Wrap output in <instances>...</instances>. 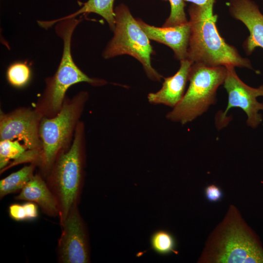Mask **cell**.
I'll return each mask as SVG.
<instances>
[{
  "label": "cell",
  "mask_w": 263,
  "mask_h": 263,
  "mask_svg": "<svg viewBox=\"0 0 263 263\" xmlns=\"http://www.w3.org/2000/svg\"><path fill=\"white\" fill-rule=\"evenodd\" d=\"M198 263H263L259 237L230 205L207 237Z\"/></svg>",
  "instance_id": "cell-1"
},
{
  "label": "cell",
  "mask_w": 263,
  "mask_h": 263,
  "mask_svg": "<svg viewBox=\"0 0 263 263\" xmlns=\"http://www.w3.org/2000/svg\"><path fill=\"white\" fill-rule=\"evenodd\" d=\"M215 2L204 6L191 3L188 8L190 31L187 59L210 67L254 70L250 60L242 57L220 36L216 24L218 16L213 13Z\"/></svg>",
  "instance_id": "cell-2"
},
{
  "label": "cell",
  "mask_w": 263,
  "mask_h": 263,
  "mask_svg": "<svg viewBox=\"0 0 263 263\" xmlns=\"http://www.w3.org/2000/svg\"><path fill=\"white\" fill-rule=\"evenodd\" d=\"M84 161V128L78 123L71 147L58 155L47 175V184L58 205L60 224L77 206L83 185Z\"/></svg>",
  "instance_id": "cell-3"
},
{
  "label": "cell",
  "mask_w": 263,
  "mask_h": 263,
  "mask_svg": "<svg viewBox=\"0 0 263 263\" xmlns=\"http://www.w3.org/2000/svg\"><path fill=\"white\" fill-rule=\"evenodd\" d=\"M227 74L225 66L210 67L199 63L191 66L188 87L180 101L166 114L167 119L185 125L206 112L216 102V92Z\"/></svg>",
  "instance_id": "cell-4"
},
{
  "label": "cell",
  "mask_w": 263,
  "mask_h": 263,
  "mask_svg": "<svg viewBox=\"0 0 263 263\" xmlns=\"http://www.w3.org/2000/svg\"><path fill=\"white\" fill-rule=\"evenodd\" d=\"M114 16V35L103 52V57L110 58L122 55H130L141 63L149 79L161 81L163 76L151 65V56L154 52L150 39L136 19L123 3L115 7Z\"/></svg>",
  "instance_id": "cell-5"
},
{
  "label": "cell",
  "mask_w": 263,
  "mask_h": 263,
  "mask_svg": "<svg viewBox=\"0 0 263 263\" xmlns=\"http://www.w3.org/2000/svg\"><path fill=\"white\" fill-rule=\"evenodd\" d=\"M88 96L86 92H81L63 104L56 116L42 118L39 129L42 144L39 159L45 176L70 140Z\"/></svg>",
  "instance_id": "cell-6"
},
{
  "label": "cell",
  "mask_w": 263,
  "mask_h": 263,
  "mask_svg": "<svg viewBox=\"0 0 263 263\" xmlns=\"http://www.w3.org/2000/svg\"><path fill=\"white\" fill-rule=\"evenodd\" d=\"M80 21L75 18L63 19L56 27L57 34L63 41V53L55 75L48 78L44 94L46 103L53 112H58L62 105L68 88L77 83L87 82L94 86H101L107 82L103 80L91 78L75 64L71 54V44L73 32Z\"/></svg>",
  "instance_id": "cell-7"
},
{
  "label": "cell",
  "mask_w": 263,
  "mask_h": 263,
  "mask_svg": "<svg viewBox=\"0 0 263 263\" xmlns=\"http://www.w3.org/2000/svg\"><path fill=\"white\" fill-rule=\"evenodd\" d=\"M227 74L224 82L228 94V102L225 110L219 113L216 116V125L221 129L228 123L226 114L231 108H239L247 116L246 123L252 128H257L263 121L259 113L263 111V103L259 102L257 98L263 96V84L258 88L250 87L243 82L237 75L234 67L227 66Z\"/></svg>",
  "instance_id": "cell-8"
},
{
  "label": "cell",
  "mask_w": 263,
  "mask_h": 263,
  "mask_svg": "<svg viewBox=\"0 0 263 263\" xmlns=\"http://www.w3.org/2000/svg\"><path fill=\"white\" fill-rule=\"evenodd\" d=\"M62 232L58 242L57 257L61 263H87L90 248L87 230L77 206L60 224Z\"/></svg>",
  "instance_id": "cell-9"
},
{
  "label": "cell",
  "mask_w": 263,
  "mask_h": 263,
  "mask_svg": "<svg viewBox=\"0 0 263 263\" xmlns=\"http://www.w3.org/2000/svg\"><path fill=\"white\" fill-rule=\"evenodd\" d=\"M42 117L40 112L29 109H19L8 114L1 113L0 140L17 139L23 142L27 149L40 153L42 144L39 129Z\"/></svg>",
  "instance_id": "cell-10"
},
{
  "label": "cell",
  "mask_w": 263,
  "mask_h": 263,
  "mask_svg": "<svg viewBox=\"0 0 263 263\" xmlns=\"http://www.w3.org/2000/svg\"><path fill=\"white\" fill-rule=\"evenodd\" d=\"M227 5L232 17L242 21L249 32L243 43L246 54H251L258 47L263 49V14L257 4L252 0H229Z\"/></svg>",
  "instance_id": "cell-11"
},
{
  "label": "cell",
  "mask_w": 263,
  "mask_h": 263,
  "mask_svg": "<svg viewBox=\"0 0 263 263\" xmlns=\"http://www.w3.org/2000/svg\"><path fill=\"white\" fill-rule=\"evenodd\" d=\"M136 19L150 39L170 47L177 59H187L190 31L188 21L180 25L159 27L148 24L140 19Z\"/></svg>",
  "instance_id": "cell-12"
},
{
  "label": "cell",
  "mask_w": 263,
  "mask_h": 263,
  "mask_svg": "<svg viewBox=\"0 0 263 263\" xmlns=\"http://www.w3.org/2000/svg\"><path fill=\"white\" fill-rule=\"evenodd\" d=\"M192 63L188 59L181 60L179 70L174 75L164 78L161 89L148 94L149 102L152 105H164L173 108L185 93Z\"/></svg>",
  "instance_id": "cell-13"
},
{
  "label": "cell",
  "mask_w": 263,
  "mask_h": 263,
  "mask_svg": "<svg viewBox=\"0 0 263 263\" xmlns=\"http://www.w3.org/2000/svg\"><path fill=\"white\" fill-rule=\"evenodd\" d=\"M15 199L35 203L46 214L59 216V209L56 199L47 183L38 175L32 177L19 194L15 197Z\"/></svg>",
  "instance_id": "cell-14"
},
{
  "label": "cell",
  "mask_w": 263,
  "mask_h": 263,
  "mask_svg": "<svg viewBox=\"0 0 263 263\" xmlns=\"http://www.w3.org/2000/svg\"><path fill=\"white\" fill-rule=\"evenodd\" d=\"M114 1V0H88L76 12L65 17L49 21L48 24L51 26L56 22L67 19L75 18V16L81 14L93 13L104 18L108 23L111 29L113 31L115 24L114 10L113 9Z\"/></svg>",
  "instance_id": "cell-15"
},
{
  "label": "cell",
  "mask_w": 263,
  "mask_h": 263,
  "mask_svg": "<svg viewBox=\"0 0 263 263\" xmlns=\"http://www.w3.org/2000/svg\"><path fill=\"white\" fill-rule=\"evenodd\" d=\"M35 165L26 166L0 181V197L21 190L34 176Z\"/></svg>",
  "instance_id": "cell-16"
},
{
  "label": "cell",
  "mask_w": 263,
  "mask_h": 263,
  "mask_svg": "<svg viewBox=\"0 0 263 263\" xmlns=\"http://www.w3.org/2000/svg\"><path fill=\"white\" fill-rule=\"evenodd\" d=\"M151 248L157 253L166 255L177 254L176 243L173 235L168 231L159 230L154 232L150 240Z\"/></svg>",
  "instance_id": "cell-17"
},
{
  "label": "cell",
  "mask_w": 263,
  "mask_h": 263,
  "mask_svg": "<svg viewBox=\"0 0 263 263\" xmlns=\"http://www.w3.org/2000/svg\"><path fill=\"white\" fill-rule=\"evenodd\" d=\"M31 77V70L25 62L16 61L8 67L6 78L10 85L16 88L25 86Z\"/></svg>",
  "instance_id": "cell-18"
},
{
  "label": "cell",
  "mask_w": 263,
  "mask_h": 263,
  "mask_svg": "<svg viewBox=\"0 0 263 263\" xmlns=\"http://www.w3.org/2000/svg\"><path fill=\"white\" fill-rule=\"evenodd\" d=\"M26 148L18 140H3L0 142V168L3 169L10 160H18L26 152Z\"/></svg>",
  "instance_id": "cell-19"
},
{
  "label": "cell",
  "mask_w": 263,
  "mask_h": 263,
  "mask_svg": "<svg viewBox=\"0 0 263 263\" xmlns=\"http://www.w3.org/2000/svg\"><path fill=\"white\" fill-rule=\"evenodd\" d=\"M170 6L169 17L162 25L163 27H172L182 25L188 21L186 17L185 7L186 5L184 0H168Z\"/></svg>",
  "instance_id": "cell-20"
},
{
  "label": "cell",
  "mask_w": 263,
  "mask_h": 263,
  "mask_svg": "<svg viewBox=\"0 0 263 263\" xmlns=\"http://www.w3.org/2000/svg\"><path fill=\"white\" fill-rule=\"evenodd\" d=\"M204 194L207 200L211 203H216L222 200L223 192L219 187L215 184H210L204 189Z\"/></svg>",
  "instance_id": "cell-21"
},
{
  "label": "cell",
  "mask_w": 263,
  "mask_h": 263,
  "mask_svg": "<svg viewBox=\"0 0 263 263\" xmlns=\"http://www.w3.org/2000/svg\"><path fill=\"white\" fill-rule=\"evenodd\" d=\"M10 217L17 221L28 220L27 213L24 204H12L9 207Z\"/></svg>",
  "instance_id": "cell-22"
},
{
  "label": "cell",
  "mask_w": 263,
  "mask_h": 263,
  "mask_svg": "<svg viewBox=\"0 0 263 263\" xmlns=\"http://www.w3.org/2000/svg\"><path fill=\"white\" fill-rule=\"evenodd\" d=\"M185 2H190L199 6H204L207 5L215 0H184Z\"/></svg>",
  "instance_id": "cell-23"
}]
</instances>
